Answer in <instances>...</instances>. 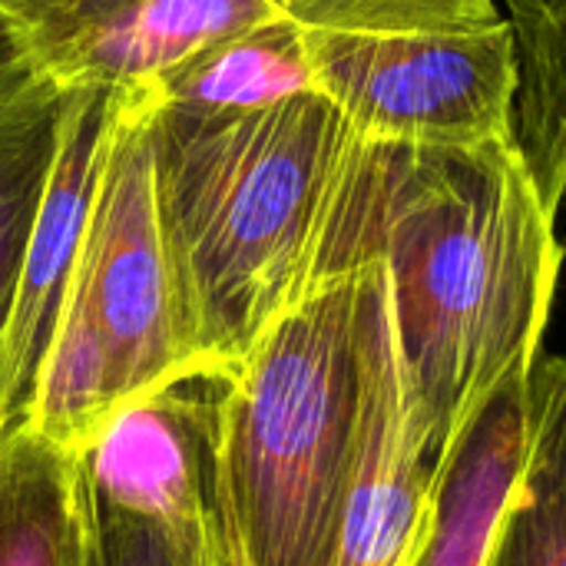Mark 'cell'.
<instances>
[{
    "label": "cell",
    "mask_w": 566,
    "mask_h": 566,
    "mask_svg": "<svg viewBox=\"0 0 566 566\" xmlns=\"http://www.w3.org/2000/svg\"><path fill=\"white\" fill-rule=\"evenodd\" d=\"M560 212H566V156H564V206H560Z\"/></svg>",
    "instance_id": "18"
},
{
    "label": "cell",
    "mask_w": 566,
    "mask_h": 566,
    "mask_svg": "<svg viewBox=\"0 0 566 566\" xmlns=\"http://www.w3.org/2000/svg\"><path fill=\"white\" fill-rule=\"evenodd\" d=\"M312 90L405 143L517 139V43L501 0H282Z\"/></svg>",
    "instance_id": "5"
},
{
    "label": "cell",
    "mask_w": 566,
    "mask_h": 566,
    "mask_svg": "<svg viewBox=\"0 0 566 566\" xmlns=\"http://www.w3.org/2000/svg\"><path fill=\"white\" fill-rule=\"evenodd\" d=\"M368 398L361 451L332 566H411L431 527L441 451L401 365L391 275L365 262Z\"/></svg>",
    "instance_id": "7"
},
{
    "label": "cell",
    "mask_w": 566,
    "mask_h": 566,
    "mask_svg": "<svg viewBox=\"0 0 566 566\" xmlns=\"http://www.w3.org/2000/svg\"><path fill=\"white\" fill-rule=\"evenodd\" d=\"M534 378L507 381L474 415L441 464L428 537L411 566H484L524 468Z\"/></svg>",
    "instance_id": "10"
},
{
    "label": "cell",
    "mask_w": 566,
    "mask_h": 566,
    "mask_svg": "<svg viewBox=\"0 0 566 566\" xmlns=\"http://www.w3.org/2000/svg\"><path fill=\"white\" fill-rule=\"evenodd\" d=\"M222 378H189L113 411L73 448L86 497L159 521H212L216 398Z\"/></svg>",
    "instance_id": "8"
},
{
    "label": "cell",
    "mask_w": 566,
    "mask_h": 566,
    "mask_svg": "<svg viewBox=\"0 0 566 566\" xmlns=\"http://www.w3.org/2000/svg\"><path fill=\"white\" fill-rule=\"evenodd\" d=\"M484 566H566V355L537 365L524 468Z\"/></svg>",
    "instance_id": "12"
},
{
    "label": "cell",
    "mask_w": 566,
    "mask_h": 566,
    "mask_svg": "<svg viewBox=\"0 0 566 566\" xmlns=\"http://www.w3.org/2000/svg\"><path fill=\"white\" fill-rule=\"evenodd\" d=\"M63 106L66 93L40 76L17 99L0 106V352L53 169Z\"/></svg>",
    "instance_id": "14"
},
{
    "label": "cell",
    "mask_w": 566,
    "mask_h": 566,
    "mask_svg": "<svg viewBox=\"0 0 566 566\" xmlns=\"http://www.w3.org/2000/svg\"><path fill=\"white\" fill-rule=\"evenodd\" d=\"M517 139L405 143L355 126L312 272L381 259L408 388L441 458L534 378L564 242Z\"/></svg>",
    "instance_id": "1"
},
{
    "label": "cell",
    "mask_w": 566,
    "mask_h": 566,
    "mask_svg": "<svg viewBox=\"0 0 566 566\" xmlns=\"http://www.w3.org/2000/svg\"><path fill=\"white\" fill-rule=\"evenodd\" d=\"M80 488V484H76ZM83 566H219L209 521H159L106 507L80 491Z\"/></svg>",
    "instance_id": "16"
},
{
    "label": "cell",
    "mask_w": 566,
    "mask_h": 566,
    "mask_svg": "<svg viewBox=\"0 0 566 566\" xmlns=\"http://www.w3.org/2000/svg\"><path fill=\"white\" fill-rule=\"evenodd\" d=\"M33 70L27 53L20 50L7 17L0 13V106H7L10 99H17L30 83H33Z\"/></svg>",
    "instance_id": "17"
},
{
    "label": "cell",
    "mask_w": 566,
    "mask_h": 566,
    "mask_svg": "<svg viewBox=\"0 0 566 566\" xmlns=\"http://www.w3.org/2000/svg\"><path fill=\"white\" fill-rule=\"evenodd\" d=\"M33 76L56 90H159L219 40L282 20V0H0Z\"/></svg>",
    "instance_id": "6"
},
{
    "label": "cell",
    "mask_w": 566,
    "mask_h": 566,
    "mask_svg": "<svg viewBox=\"0 0 566 566\" xmlns=\"http://www.w3.org/2000/svg\"><path fill=\"white\" fill-rule=\"evenodd\" d=\"M365 398V262L312 272L219 385V566H332Z\"/></svg>",
    "instance_id": "3"
},
{
    "label": "cell",
    "mask_w": 566,
    "mask_h": 566,
    "mask_svg": "<svg viewBox=\"0 0 566 566\" xmlns=\"http://www.w3.org/2000/svg\"><path fill=\"white\" fill-rule=\"evenodd\" d=\"M73 451L30 424L0 441V566H83Z\"/></svg>",
    "instance_id": "11"
},
{
    "label": "cell",
    "mask_w": 566,
    "mask_h": 566,
    "mask_svg": "<svg viewBox=\"0 0 566 566\" xmlns=\"http://www.w3.org/2000/svg\"><path fill=\"white\" fill-rule=\"evenodd\" d=\"M63 123L43 202L23 259V275L0 352V441L23 431L33 418L40 375L56 335L60 308L73 275L76 249L86 226L106 93L63 90Z\"/></svg>",
    "instance_id": "9"
},
{
    "label": "cell",
    "mask_w": 566,
    "mask_h": 566,
    "mask_svg": "<svg viewBox=\"0 0 566 566\" xmlns=\"http://www.w3.org/2000/svg\"><path fill=\"white\" fill-rule=\"evenodd\" d=\"M517 43V146L560 216L566 156V0H501Z\"/></svg>",
    "instance_id": "15"
},
{
    "label": "cell",
    "mask_w": 566,
    "mask_h": 566,
    "mask_svg": "<svg viewBox=\"0 0 566 566\" xmlns=\"http://www.w3.org/2000/svg\"><path fill=\"white\" fill-rule=\"evenodd\" d=\"M355 126L318 93L259 109L149 116L156 216L212 378H226L312 275Z\"/></svg>",
    "instance_id": "2"
},
{
    "label": "cell",
    "mask_w": 566,
    "mask_h": 566,
    "mask_svg": "<svg viewBox=\"0 0 566 566\" xmlns=\"http://www.w3.org/2000/svg\"><path fill=\"white\" fill-rule=\"evenodd\" d=\"M156 90L106 93L83 239L40 375L30 428L83 444L123 405L206 375L156 216Z\"/></svg>",
    "instance_id": "4"
},
{
    "label": "cell",
    "mask_w": 566,
    "mask_h": 566,
    "mask_svg": "<svg viewBox=\"0 0 566 566\" xmlns=\"http://www.w3.org/2000/svg\"><path fill=\"white\" fill-rule=\"evenodd\" d=\"M295 93L315 90L302 36L289 17L212 43L156 90L163 106L196 116L245 113Z\"/></svg>",
    "instance_id": "13"
}]
</instances>
